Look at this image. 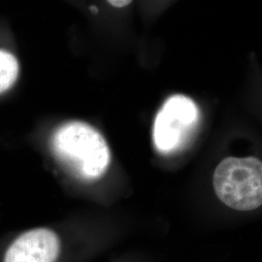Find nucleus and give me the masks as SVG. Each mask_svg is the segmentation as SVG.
I'll return each instance as SVG.
<instances>
[{"label":"nucleus","mask_w":262,"mask_h":262,"mask_svg":"<svg viewBox=\"0 0 262 262\" xmlns=\"http://www.w3.org/2000/svg\"><path fill=\"white\" fill-rule=\"evenodd\" d=\"M56 159L76 179L92 182L108 168L111 154L99 131L83 122H66L52 137Z\"/></svg>","instance_id":"obj_1"},{"label":"nucleus","mask_w":262,"mask_h":262,"mask_svg":"<svg viewBox=\"0 0 262 262\" xmlns=\"http://www.w3.org/2000/svg\"><path fill=\"white\" fill-rule=\"evenodd\" d=\"M213 185L217 198L237 211L262 205V161L256 158H226L215 168Z\"/></svg>","instance_id":"obj_2"},{"label":"nucleus","mask_w":262,"mask_h":262,"mask_svg":"<svg viewBox=\"0 0 262 262\" xmlns=\"http://www.w3.org/2000/svg\"><path fill=\"white\" fill-rule=\"evenodd\" d=\"M198 121L199 110L192 99L182 94L169 97L154 123L152 137L156 148L162 154L178 150Z\"/></svg>","instance_id":"obj_3"},{"label":"nucleus","mask_w":262,"mask_h":262,"mask_svg":"<svg viewBox=\"0 0 262 262\" xmlns=\"http://www.w3.org/2000/svg\"><path fill=\"white\" fill-rule=\"evenodd\" d=\"M60 251L59 239L47 228L25 232L10 245L3 262H56Z\"/></svg>","instance_id":"obj_4"},{"label":"nucleus","mask_w":262,"mask_h":262,"mask_svg":"<svg viewBox=\"0 0 262 262\" xmlns=\"http://www.w3.org/2000/svg\"><path fill=\"white\" fill-rule=\"evenodd\" d=\"M19 73L17 57L5 50L0 49V94L10 90L16 83Z\"/></svg>","instance_id":"obj_5"},{"label":"nucleus","mask_w":262,"mask_h":262,"mask_svg":"<svg viewBox=\"0 0 262 262\" xmlns=\"http://www.w3.org/2000/svg\"><path fill=\"white\" fill-rule=\"evenodd\" d=\"M112 6L117 8H122L129 5L132 0H107Z\"/></svg>","instance_id":"obj_6"},{"label":"nucleus","mask_w":262,"mask_h":262,"mask_svg":"<svg viewBox=\"0 0 262 262\" xmlns=\"http://www.w3.org/2000/svg\"><path fill=\"white\" fill-rule=\"evenodd\" d=\"M91 10H92L93 12H98V9H97V8H95V6H92V7H91Z\"/></svg>","instance_id":"obj_7"}]
</instances>
